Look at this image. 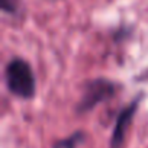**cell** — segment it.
Wrapping results in <instances>:
<instances>
[{
  "label": "cell",
  "instance_id": "cell-1",
  "mask_svg": "<svg viewBox=\"0 0 148 148\" xmlns=\"http://www.w3.org/2000/svg\"><path fill=\"white\" fill-rule=\"evenodd\" d=\"M5 86L10 96L32 100L36 96V76L32 65L22 57H12L5 65Z\"/></svg>",
  "mask_w": 148,
  "mask_h": 148
},
{
  "label": "cell",
  "instance_id": "cell-2",
  "mask_svg": "<svg viewBox=\"0 0 148 148\" xmlns=\"http://www.w3.org/2000/svg\"><path fill=\"white\" fill-rule=\"evenodd\" d=\"M121 90V84L108 77H95L83 83L80 99L76 103L74 112L77 115H87L100 105L112 100Z\"/></svg>",
  "mask_w": 148,
  "mask_h": 148
},
{
  "label": "cell",
  "instance_id": "cell-3",
  "mask_svg": "<svg viewBox=\"0 0 148 148\" xmlns=\"http://www.w3.org/2000/svg\"><path fill=\"white\" fill-rule=\"evenodd\" d=\"M141 100H142V96L138 95L118 112L113 128H112V134L109 138L108 148H123L128 131L134 123V119H135V115L139 109Z\"/></svg>",
  "mask_w": 148,
  "mask_h": 148
},
{
  "label": "cell",
  "instance_id": "cell-4",
  "mask_svg": "<svg viewBox=\"0 0 148 148\" xmlns=\"http://www.w3.org/2000/svg\"><path fill=\"white\" fill-rule=\"evenodd\" d=\"M87 139V134L83 129H76L64 138L54 141L52 148H80Z\"/></svg>",
  "mask_w": 148,
  "mask_h": 148
},
{
  "label": "cell",
  "instance_id": "cell-5",
  "mask_svg": "<svg viewBox=\"0 0 148 148\" xmlns=\"http://www.w3.org/2000/svg\"><path fill=\"white\" fill-rule=\"evenodd\" d=\"M22 2L23 0H0V9H2L3 15L13 18L21 12Z\"/></svg>",
  "mask_w": 148,
  "mask_h": 148
}]
</instances>
